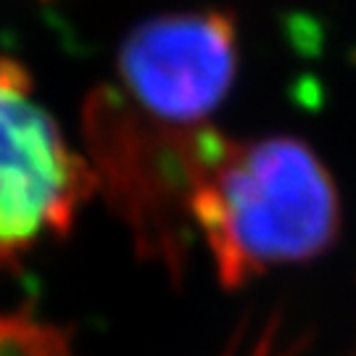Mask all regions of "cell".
Wrapping results in <instances>:
<instances>
[{
	"instance_id": "7a4b0ae2",
	"label": "cell",
	"mask_w": 356,
	"mask_h": 356,
	"mask_svg": "<svg viewBox=\"0 0 356 356\" xmlns=\"http://www.w3.org/2000/svg\"><path fill=\"white\" fill-rule=\"evenodd\" d=\"M90 179L19 61L0 56V256L64 232Z\"/></svg>"
},
{
	"instance_id": "3957f363",
	"label": "cell",
	"mask_w": 356,
	"mask_h": 356,
	"mask_svg": "<svg viewBox=\"0 0 356 356\" xmlns=\"http://www.w3.org/2000/svg\"><path fill=\"white\" fill-rule=\"evenodd\" d=\"M119 74L129 95L159 122L195 129L235 85V19L225 11L153 16L127 35Z\"/></svg>"
},
{
	"instance_id": "6da1fadb",
	"label": "cell",
	"mask_w": 356,
	"mask_h": 356,
	"mask_svg": "<svg viewBox=\"0 0 356 356\" xmlns=\"http://www.w3.org/2000/svg\"><path fill=\"white\" fill-rule=\"evenodd\" d=\"M185 193L193 225L229 288L312 261L341 232L332 175L298 138L229 143L195 129Z\"/></svg>"
}]
</instances>
